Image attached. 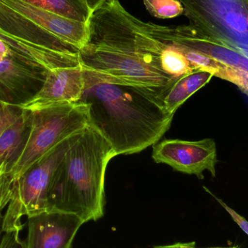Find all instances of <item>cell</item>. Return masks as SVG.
<instances>
[{"label": "cell", "mask_w": 248, "mask_h": 248, "mask_svg": "<svg viewBox=\"0 0 248 248\" xmlns=\"http://www.w3.org/2000/svg\"><path fill=\"white\" fill-rule=\"evenodd\" d=\"M147 11L158 19H170L185 13L180 0H143Z\"/></svg>", "instance_id": "e0dca14e"}, {"label": "cell", "mask_w": 248, "mask_h": 248, "mask_svg": "<svg viewBox=\"0 0 248 248\" xmlns=\"http://www.w3.org/2000/svg\"><path fill=\"white\" fill-rule=\"evenodd\" d=\"M6 103H3V102H1V100H0V109L1 108L3 107V106H4Z\"/></svg>", "instance_id": "d4e9b609"}, {"label": "cell", "mask_w": 248, "mask_h": 248, "mask_svg": "<svg viewBox=\"0 0 248 248\" xmlns=\"http://www.w3.org/2000/svg\"><path fill=\"white\" fill-rule=\"evenodd\" d=\"M152 157L155 163H165L177 171L195 175L200 179H204L205 170L213 177L216 176L218 159L217 144L213 139L165 140L153 145Z\"/></svg>", "instance_id": "52a82bcc"}, {"label": "cell", "mask_w": 248, "mask_h": 248, "mask_svg": "<svg viewBox=\"0 0 248 248\" xmlns=\"http://www.w3.org/2000/svg\"><path fill=\"white\" fill-rule=\"evenodd\" d=\"M212 74L203 71H194L190 74L173 79L156 93V97L169 114L175 113L189 97L209 82Z\"/></svg>", "instance_id": "4fadbf2b"}, {"label": "cell", "mask_w": 248, "mask_h": 248, "mask_svg": "<svg viewBox=\"0 0 248 248\" xmlns=\"http://www.w3.org/2000/svg\"><path fill=\"white\" fill-rule=\"evenodd\" d=\"M38 8L81 22L88 23L91 9L87 0H20Z\"/></svg>", "instance_id": "9a60e30c"}, {"label": "cell", "mask_w": 248, "mask_h": 248, "mask_svg": "<svg viewBox=\"0 0 248 248\" xmlns=\"http://www.w3.org/2000/svg\"><path fill=\"white\" fill-rule=\"evenodd\" d=\"M239 248L237 247V246H234V247H230V248Z\"/></svg>", "instance_id": "484cf974"}, {"label": "cell", "mask_w": 248, "mask_h": 248, "mask_svg": "<svg viewBox=\"0 0 248 248\" xmlns=\"http://www.w3.org/2000/svg\"><path fill=\"white\" fill-rule=\"evenodd\" d=\"M48 70L18 58L0 62V100L20 106L39 91Z\"/></svg>", "instance_id": "8fae6325"}, {"label": "cell", "mask_w": 248, "mask_h": 248, "mask_svg": "<svg viewBox=\"0 0 248 248\" xmlns=\"http://www.w3.org/2000/svg\"><path fill=\"white\" fill-rule=\"evenodd\" d=\"M30 122V111L23 110L18 120L1 134L0 137V166L3 163L8 165L18 154L27 139Z\"/></svg>", "instance_id": "5bb4252c"}, {"label": "cell", "mask_w": 248, "mask_h": 248, "mask_svg": "<svg viewBox=\"0 0 248 248\" xmlns=\"http://www.w3.org/2000/svg\"><path fill=\"white\" fill-rule=\"evenodd\" d=\"M195 243L192 242V243H175L173 245H169V246H155L153 248H195Z\"/></svg>", "instance_id": "44dd1931"}, {"label": "cell", "mask_w": 248, "mask_h": 248, "mask_svg": "<svg viewBox=\"0 0 248 248\" xmlns=\"http://www.w3.org/2000/svg\"><path fill=\"white\" fill-rule=\"evenodd\" d=\"M2 223H3V215L1 213H0V239H1V235L3 234L2 231Z\"/></svg>", "instance_id": "603a6c76"}, {"label": "cell", "mask_w": 248, "mask_h": 248, "mask_svg": "<svg viewBox=\"0 0 248 248\" xmlns=\"http://www.w3.org/2000/svg\"><path fill=\"white\" fill-rule=\"evenodd\" d=\"M87 26L80 63L100 81L157 92L176 78L162 69L165 43L153 35L150 23L134 17L119 0H107L94 10Z\"/></svg>", "instance_id": "6da1fadb"}, {"label": "cell", "mask_w": 248, "mask_h": 248, "mask_svg": "<svg viewBox=\"0 0 248 248\" xmlns=\"http://www.w3.org/2000/svg\"><path fill=\"white\" fill-rule=\"evenodd\" d=\"M18 106L5 104L0 109V137L10 125L16 123L23 113Z\"/></svg>", "instance_id": "ac0fdd59"}, {"label": "cell", "mask_w": 248, "mask_h": 248, "mask_svg": "<svg viewBox=\"0 0 248 248\" xmlns=\"http://www.w3.org/2000/svg\"><path fill=\"white\" fill-rule=\"evenodd\" d=\"M116 156L110 143L89 125L71 144L52 175L48 192L49 211L74 214L84 222L104 215L105 175Z\"/></svg>", "instance_id": "3957f363"}, {"label": "cell", "mask_w": 248, "mask_h": 248, "mask_svg": "<svg viewBox=\"0 0 248 248\" xmlns=\"http://www.w3.org/2000/svg\"><path fill=\"white\" fill-rule=\"evenodd\" d=\"M191 26L248 55V0H180Z\"/></svg>", "instance_id": "8992f818"}, {"label": "cell", "mask_w": 248, "mask_h": 248, "mask_svg": "<svg viewBox=\"0 0 248 248\" xmlns=\"http://www.w3.org/2000/svg\"><path fill=\"white\" fill-rule=\"evenodd\" d=\"M27 248H71L84 224L74 214L51 210L28 217Z\"/></svg>", "instance_id": "9c48e42d"}, {"label": "cell", "mask_w": 248, "mask_h": 248, "mask_svg": "<svg viewBox=\"0 0 248 248\" xmlns=\"http://www.w3.org/2000/svg\"><path fill=\"white\" fill-rule=\"evenodd\" d=\"M89 7L91 9L92 12H94L97 8L103 5L107 0H87Z\"/></svg>", "instance_id": "7402d4cb"}, {"label": "cell", "mask_w": 248, "mask_h": 248, "mask_svg": "<svg viewBox=\"0 0 248 248\" xmlns=\"http://www.w3.org/2000/svg\"><path fill=\"white\" fill-rule=\"evenodd\" d=\"M205 188V191H206L208 193H209L223 208L225 209L226 211H227L229 214H230V217L232 218L233 221L237 224V225L240 227V228L246 233V234L248 236V221L246 220L244 217H242L241 215L238 214V213L236 212L234 209L231 208V207L229 206L227 204H226V202H224L222 200L218 198V197L216 196L214 193L211 192L209 189H207L206 187Z\"/></svg>", "instance_id": "ffe728a7"}, {"label": "cell", "mask_w": 248, "mask_h": 248, "mask_svg": "<svg viewBox=\"0 0 248 248\" xmlns=\"http://www.w3.org/2000/svg\"><path fill=\"white\" fill-rule=\"evenodd\" d=\"M81 133L65 140L13 184L7 211L3 215V232L21 231L23 217L49 211L48 192L52 175Z\"/></svg>", "instance_id": "5b68a950"}, {"label": "cell", "mask_w": 248, "mask_h": 248, "mask_svg": "<svg viewBox=\"0 0 248 248\" xmlns=\"http://www.w3.org/2000/svg\"><path fill=\"white\" fill-rule=\"evenodd\" d=\"M84 76L80 101L88 107L90 125L110 143L116 155L138 153L154 145L170 128L173 116L157 100V91L104 82L85 68Z\"/></svg>", "instance_id": "7a4b0ae2"}, {"label": "cell", "mask_w": 248, "mask_h": 248, "mask_svg": "<svg viewBox=\"0 0 248 248\" xmlns=\"http://www.w3.org/2000/svg\"><path fill=\"white\" fill-rule=\"evenodd\" d=\"M29 111L27 139L0 177V213L8 205L9 192L16 180L65 140L82 132L90 125L88 107L81 101L52 105Z\"/></svg>", "instance_id": "277c9868"}, {"label": "cell", "mask_w": 248, "mask_h": 248, "mask_svg": "<svg viewBox=\"0 0 248 248\" xmlns=\"http://www.w3.org/2000/svg\"><path fill=\"white\" fill-rule=\"evenodd\" d=\"M164 43L165 46L160 55V63L162 69L166 74L173 78H178L194 71L177 46Z\"/></svg>", "instance_id": "2e32d148"}, {"label": "cell", "mask_w": 248, "mask_h": 248, "mask_svg": "<svg viewBox=\"0 0 248 248\" xmlns=\"http://www.w3.org/2000/svg\"><path fill=\"white\" fill-rule=\"evenodd\" d=\"M6 167H7V164L6 163H3L1 166H0V177L4 174V172L6 170Z\"/></svg>", "instance_id": "cb8c5ba5"}, {"label": "cell", "mask_w": 248, "mask_h": 248, "mask_svg": "<svg viewBox=\"0 0 248 248\" xmlns=\"http://www.w3.org/2000/svg\"><path fill=\"white\" fill-rule=\"evenodd\" d=\"M156 36L162 42L202 52L232 68L248 73V55L227 42L201 33L193 26L159 25Z\"/></svg>", "instance_id": "ba28073f"}, {"label": "cell", "mask_w": 248, "mask_h": 248, "mask_svg": "<svg viewBox=\"0 0 248 248\" xmlns=\"http://www.w3.org/2000/svg\"><path fill=\"white\" fill-rule=\"evenodd\" d=\"M85 89L84 68L81 63L74 66L49 70L39 91L19 107L32 110L45 106L79 102Z\"/></svg>", "instance_id": "30bf717a"}, {"label": "cell", "mask_w": 248, "mask_h": 248, "mask_svg": "<svg viewBox=\"0 0 248 248\" xmlns=\"http://www.w3.org/2000/svg\"><path fill=\"white\" fill-rule=\"evenodd\" d=\"M19 230L3 232L0 239V248H27L26 240H22Z\"/></svg>", "instance_id": "d6986e66"}, {"label": "cell", "mask_w": 248, "mask_h": 248, "mask_svg": "<svg viewBox=\"0 0 248 248\" xmlns=\"http://www.w3.org/2000/svg\"><path fill=\"white\" fill-rule=\"evenodd\" d=\"M0 1L79 50L87 43L88 39L87 23L33 7L20 0H0Z\"/></svg>", "instance_id": "7c38bea8"}]
</instances>
